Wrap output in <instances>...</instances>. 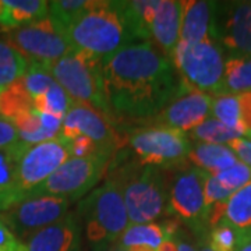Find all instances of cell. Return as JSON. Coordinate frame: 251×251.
<instances>
[{"mask_svg":"<svg viewBox=\"0 0 251 251\" xmlns=\"http://www.w3.org/2000/svg\"><path fill=\"white\" fill-rule=\"evenodd\" d=\"M247 140H251V137H249V138H247Z\"/></svg>","mask_w":251,"mask_h":251,"instance_id":"f6af8a7d","label":"cell"},{"mask_svg":"<svg viewBox=\"0 0 251 251\" xmlns=\"http://www.w3.org/2000/svg\"><path fill=\"white\" fill-rule=\"evenodd\" d=\"M211 115L214 116V119L219 120L222 125L227 126L229 128L240 131L244 137L247 135V131L244 128L242 120L239 95L219 94V95L212 97Z\"/></svg>","mask_w":251,"mask_h":251,"instance_id":"d4e9b609","label":"cell"},{"mask_svg":"<svg viewBox=\"0 0 251 251\" xmlns=\"http://www.w3.org/2000/svg\"><path fill=\"white\" fill-rule=\"evenodd\" d=\"M0 251H27L24 242H21L1 221H0Z\"/></svg>","mask_w":251,"mask_h":251,"instance_id":"8d00e7d4","label":"cell"},{"mask_svg":"<svg viewBox=\"0 0 251 251\" xmlns=\"http://www.w3.org/2000/svg\"><path fill=\"white\" fill-rule=\"evenodd\" d=\"M214 1L186 0L181 1L180 41L198 44L209 38Z\"/></svg>","mask_w":251,"mask_h":251,"instance_id":"ac0fdd59","label":"cell"},{"mask_svg":"<svg viewBox=\"0 0 251 251\" xmlns=\"http://www.w3.org/2000/svg\"><path fill=\"white\" fill-rule=\"evenodd\" d=\"M4 41L23 54L28 64H39L46 69L73 52L49 16L24 27L10 29Z\"/></svg>","mask_w":251,"mask_h":251,"instance_id":"30bf717a","label":"cell"},{"mask_svg":"<svg viewBox=\"0 0 251 251\" xmlns=\"http://www.w3.org/2000/svg\"><path fill=\"white\" fill-rule=\"evenodd\" d=\"M239 103H240V112H242V120L244 128L247 131L246 138L251 137V92H244L239 95Z\"/></svg>","mask_w":251,"mask_h":251,"instance_id":"f35d334b","label":"cell"},{"mask_svg":"<svg viewBox=\"0 0 251 251\" xmlns=\"http://www.w3.org/2000/svg\"><path fill=\"white\" fill-rule=\"evenodd\" d=\"M169 240L163 227L159 224L128 225L126 230L116 240V246L120 249L130 247H151L153 250H159L162 243Z\"/></svg>","mask_w":251,"mask_h":251,"instance_id":"7402d4cb","label":"cell"},{"mask_svg":"<svg viewBox=\"0 0 251 251\" xmlns=\"http://www.w3.org/2000/svg\"><path fill=\"white\" fill-rule=\"evenodd\" d=\"M211 106V95L191 88L183 81V85L175 98L150 123L168 126L183 133H190L193 128L209 119Z\"/></svg>","mask_w":251,"mask_h":251,"instance_id":"9a60e30c","label":"cell"},{"mask_svg":"<svg viewBox=\"0 0 251 251\" xmlns=\"http://www.w3.org/2000/svg\"><path fill=\"white\" fill-rule=\"evenodd\" d=\"M24 242L27 251H81L78 218L67 214L60 221L32 233Z\"/></svg>","mask_w":251,"mask_h":251,"instance_id":"2e32d148","label":"cell"},{"mask_svg":"<svg viewBox=\"0 0 251 251\" xmlns=\"http://www.w3.org/2000/svg\"><path fill=\"white\" fill-rule=\"evenodd\" d=\"M188 161H191V163L201 171L208 172L211 175H218L219 172L233 166L239 159L227 145L196 143L191 145Z\"/></svg>","mask_w":251,"mask_h":251,"instance_id":"ffe728a7","label":"cell"},{"mask_svg":"<svg viewBox=\"0 0 251 251\" xmlns=\"http://www.w3.org/2000/svg\"><path fill=\"white\" fill-rule=\"evenodd\" d=\"M69 141H70L72 158H84V156H90L94 153L105 152L103 150H100L98 144L94 143L92 140H90L88 137H84V135H77L75 138L69 140Z\"/></svg>","mask_w":251,"mask_h":251,"instance_id":"e575fe53","label":"cell"},{"mask_svg":"<svg viewBox=\"0 0 251 251\" xmlns=\"http://www.w3.org/2000/svg\"><path fill=\"white\" fill-rule=\"evenodd\" d=\"M70 158V141L60 134L53 140L31 145L18 161L14 190L31 191Z\"/></svg>","mask_w":251,"mask_h":251,"instance_id":"7c38bea8","label":"cell"},{"mask_svg":"<svg viewBox=\"0 0 251 251\" xmlns=\"http://www.w3.org/2000/svg\"><path fill=\"white\" fill-rule=\"evenodd\" d=\"M172 172L143 166L126 148L116 150L108 180L122 190L130 225L151 224L166 214Z\"/></svg>","mask_w":251,"mask_h":251,"instance_id":"7a4b0ae2","label":"cell"},{"mask_svg":"<svg viewBox=\"0 0 251 251\" xmlns=\"http://www.w3.org/2000/svg\"><path fill=\"white\" fill-rule=\"evenodd\" d=\"M165 215L187 226L197 236L198 242L206 240L209 226L204 201V171L196 166H184L172 172Z\"/></svg>","mask_w":251,"mask_h":251,"instance_id":"9c48e42d","label":"cell"},{"mask_svg":"<svg viewBox=\"0 0 251 251\" xmlns=\"http://www.w3.org/2000/svg\"><path fill=\"white\" fill-rule=\"evenodd\" d=\"M34 109V99L24 88L21 80L0 91V116L13 120Z\"/></svg>","mask_w":251,"mask_h":251,"instance_id":"603a6c76","label":"cell"},{"mask_svg":"<svg viewBox=\"0 0 251 251\" xmlns=\"http://www.w3.org/2000/svg\"><path fill=\"white\" fill-rule=\"evenodd\" d=\"M243 137L244 135L240 131L229 128L227 126L222 125L219 120H216L214 117L206 119L205 122H202L201 125L197 126L196 128H193L188 133L190 141L193 140L196 143L224 144V145L230 143L232 140L243 138Z\"/></svg>","mask_w":251,"mask_h":251,"instance_id":"83f0119b","label":"cell"},{"mask_svg":"<svg viewBox=\"0 0 251 251\" xmlns=\"http://www.w3.org/2000/svg\"><path fill=\"white\" fill-rule=\"evenodd\" d=\"M244 92H251V56H227L221 94L240 95Z\"/></svg>","mask_w":251,"mask_h":251,"instance_id":"44dd1931","label":"cell"},{"mask_svg":"<svg viewBox=\"0 0 251 251\" xmlns=\"http://www.w3.org/2000/svg\"><path fill=\"white\" fill-rule=\"evenodd\" d=\"M233 190L225 187L224 184L216 179V176L204 172V201H205L206 212L209 208H212L216 204L226 202L233 196Z\"/></svg>","mask_w":251,"mask_h":251,"instance_id":"d6a6232c","label":"cell"},{"mask_svg":"<svg viewBox=\"0 0 251 251\" xmlns=\"http://www.w3.org/2000/svg\"><path fill=\"white\" fill-rule=\"evenodd\" d=\"M62 35L73 52L99 59L134 44L113 1H94L92 7L66 28Z\"/></svg>","mask_w":251,"mask_h":251,"instance_id":"3957f363","label":"cell"},{"mask_svg":"<svg viewBox=\"0 0 251 251\" xmlns=\"http://www.w3.org/2000/svg\"><path fill=\"white\" fill-rule=\"evenodd\" d=\"M109 119L119 127L150 123L183 85L169 57L151 42L125 46L102 59Z\"/></svg>","mask_w":251,"mask_h":251,"instance_id":"6da1fadb","label":"cell"},{"mask_svg":"<svg viewBox=\"0 0 251 251\" xmlns=\"http://www.w3.org/2000/svg\"><path fill=\"white\" fill-rule=\"evenodd\" d=\"M172 240H175V242H176V244H177V250L179 251H197L196 246L190 242V239L187 237V234L184 233L183 227L180 229L179 232H177V234H176Z\"/></svg>","mask_w":251,"mask_h":251,"instance_id":"60d3db41","label":"cell"},{"mask_svg":"<svg viewBox=\"0 0 251 251\" xmlns=\"http://www.w3.org/2000/svg\"><path fill=\"white\" fill-rule=\"evenodd\" d=\"M234 251H251V227L239 229L237 244Z\"/></svg>","mask_w":251,"mask_h":251,"instance_id":"ab89813d","label":"cell"},{"mask_svg":"<svg viewBox=\"0 0 251 251\" xmlns=\"http://www.w3.org/2000/svg\"><path fill=\"white\" fill-rule=\"evenodd\" d=\"M209 38L227 56H251V1H214Z\"/></svg>","mask_w":251,"mask_h":251,"instance_id":"8fae6325","label":"cell"},{"mask_svg":"<svg viewBox=\"0 0 251 251\" xmlns=\"http://www.w3.org/2000/svg\"><path fill=\"white\" fill-rule=\"evenodd\" d=\"M181 1L159 0L151 21V38L153 45L172 60V54L180 41Z\"/></svg>","mask_w":251,"mask_h":251,"instance_id":"e0dca14e","label":"cell"},{"mask_svg":"<svg viewBox=\"0 0 251 251\" xmlns=\"http://www.w3.org/2000/svg\"><path fill=\"white\" fill-rule=\"evenodd\" d=\"M224 221L236 229L251 227V183L234 191L226 201Z\"/></svg>","mask_w":251,"mask_h":251,"instance_id":"484cf974","label":"cell"},{"mask_svg":"<svg viewBox=\"0 0 251 251\" xmlns=\"http://www.w3.org/2000/svg\"><path fill=\"white\" fill-rule=\"evenodd\" d=\"M191 145L188 135L180 130L147 123L123 134L122 147L143 166L176 171L188 166Z\"/></svg>","mask_w":251,"mask_h":251,"instance_id":"277c9868","label":"cell"},{"mask_svg":"<svg viewBox=\"0 0 251 251\" xmlns=\"http://www.w3.org/2000/svg\"><path fill=\"white\" fill-rule=\"evenodd\" d=\"M158 251H179L177 250V244L175 240H166L162 243V246L159 247Z\"/></svg>","mask_w":251,"mask_h":251,"instance_id":"b9f144b4","label":"cell"},{"mask_svg":"<svg viewBox=\"0 0 251 251\" xmlns=\"http://www.w3.org/2000/svg\"><path fill=\"white\" fill-rule=\"evenodd\" d=\"M172 63L180 78L191 88L211 97L222 92L224 50L211 38L198 44L179 41L172 54Z\"/></svg>","mask_w":251,"mask_h":251,"instance_id":"52a82bcc","label":"cell"},{"mask_svg":"<svg viewBox=\"0 0 251 251\" xmlns=\"http://www.w3.org/2000/svg\"><path fill=\"white\" fill-rule=\"evenodd\" d=\"M20 80L32 99L45 94L46 91L56 84L53 77L49 74V70L39 64H28L27 73Z\"/></svg>","mask_w":251,"mask_h":251,"instance_id":"4dcf8cb0","label":"cell"},{"mask_svg":"<svg viewBox=\"0 0 251 251\" xmlns=\"http://www.w3.org/2000/svg\"><path fill=\"white\" fill-rule=\"evenodd\" d=\"M73 102L74 100L56 82L53 87H50L46 91L45 94L34 99V109L44 115H52V116L64 119L70 106L73 105Z\"/></svg>","mask_w":251,"mask_h":251,"instance_id":"f1b7e54d","label":"cell"},{"mask_svg":"<svg viewBox=\"0 0 251 251\" xmlns=\"http://www.w3.org/2000/svg\"><path fill=\"white\" fill-rule=\"evenodd\" d=\"M60 135L73 140L84 135L97 143L105 152L113 153L123 145V134H120L103 115L95 109L78 102H73L67 115L63 119Z\"/></svg>","mask_w":251,"mask_h":251,"instance_id":"5bb4252c","label":"cell"},{"mask_svg":"<svg viewBox=\"0 0 251 251\" xmlns=\"http://www.w3.org/2000/svg\"><path fill=\"white\" fill-rule=\"evenodd\" d=\"M112 251H126V250H125V249H120V247H117V246H116V247H115V249H113Z\"/></svg>","mask_w":251,"mask_h":251,"instance_id":"ee69618b","label":"cell"},{"mask_svg":"<svg viewBox=\"0 0 251 251\" xmlns=\"http://www.w3.org/2000/svg\"><path fill=\"white\" fill-rule=\"evenodd\" d=\"M20 134L14 125L0 116V150H9L20 144Z\"/></svg>","mask_w":251,"mask_h":251,"instance_id":"d590c367","label":"cell"},{"mask_svg":"<svg viewBox=\"0 0 251 251\" xmlns=\"http://www.w3.org/2000/svg\"><path fill=\"white\" fill-rule=\"evenodd\" d=\"M48 70L74 102L95 109L110 122L103 92L102 59L72 52L54 62Z\"/></svg>","mask_w":251,"mask_h":251,"instance_id":"5b68a950","label":"cell"},{"mask_svg":"<svg viewBox=\"0 0 251 251\" xmlns=\"http://www.w3.org/2000/svg\"><path fill=\"white\" fill-rule=\"evenodd\" d=\"M94 1L88 0H56L49 1V17L52 20L56 29L63 34L66 28L87 13L92 7ZM63 36V35H62Z\"/></svg>","mask_w":251,"mask_h":251,"instance_id":"4316f807","label":"cell"},{"mask_svg":"<svg viewBox=\"0 0 251 251\" xmlns=\"http://www.w3.org/2000/svg\"><path fill=\"white\" fill-rule=\"evenodd\" d=\"M226 145L232 150V152L236 155L237 159H240V162L246 163L247 166L251 168V140H247L244 137L236 138Z\"/></svg>","mask_w":251,"mask_h":251,"instance_id":"74e56055","label":"cell"},{"mask_svg":"<svg viewBox=\"0 0 251 251\" xmlns=\"http://www.w3.org/2000/svg\"><path fill=\"white\" fill-rule=\"evenodd\" d=\"M112 153L98 152L84 156L70 158L38 187L27 193V197L64 198L69 202L80 200L102 179Z\"/></svg>","mask_w":251,"mask_h":251,"instance_id":"ba28073f","label":"cell"},{"mask_svg":"<svg viewBox=\"0 0 251 251\" xmlns=\"http://www.w3.org/2000/svg\"><path fill=\"white\" fill-rule=\"evenodd\" d=\"M29 147V144L20 141V144L13 148L0 150V193L14 188L17 179L18 161Z\"/></svg>","mask_w":251,"mask_h":251,"instance_id":"f546056e","label":"cell"},{"mask_svg":"<svg viewBox=\"0 0 251 251\" xmlns=\"http://www.w3.org/2000/svg\"><path fill=\"white\" fill-rule=\"evenodd\" d=\"M77 212L85 225L87 239L95 246L116 242L130 224L122 190L112 180L91 191Z\"/></svg>","mask_w":251,"mask_h":251,"instance_id":"8992f818","label":"cell"},{"mask_svg":"<svg viewBox=\"0 0 251 251\" xmlns=\"http://www.w3.org/2000/svg\"><path fill=\"white\" fill-rule=\"evenodd\" d=\"M197 251H214V250L209 247V244L206 243V240H204V242H198V250Z\"/></svg>","mask_w":251,"mask_h":251,"instance_id":"7bdbcfd3","label":"cell"},{"mask_svg":"<svg viewBox=\"0 0 251 251\" xmlns=\"http://www.w3.org/2000/svg\"><path fill=\"white\" fill-rule=\"evenodd\" d=\"M48 16L49 1L45 0H0V25L9 31Z\"/></svg>","mask_w":251,"mask_h":251,"instance_id":"d6986e66","label":"cell"},{"mask_svg":"<svg viewBox=\"0 0 251 251\" xmlns=\"http://www.w3.org/2000/svg\"><path fill=\"white\" fill-rule=\"evenodd\" d=\"M64 198L27 197L0 214V221L23 242L32 233L60 221L69 214Z\"/></svg>","mask_w":251,"mask_h":251,"instance_id":"4fadbf2b","label":"cell"},{"mask_svg":"<svg viewBox=\"0 0 251 251\" xmlns=\"http://www.w3.org/2000/svg\"><path fill=\"white\" fill-rule=\"evenodd\" d=\"M27 70V59L4 39H0V91L20 80Z\"/></svg>","mask_w":251,"mask_h":251,"instance_id":"cb8c5ba5","label":"cell"},{"mask_svg":"<svg viewBox=\"0 0 251 251\" xmlns=\"http://www.w3.org/2000/svg\"><path fill=\"white\" fill-rule=\"evenodd\" d=\"M214 176H216V179L219 180L225 187L237 191L239 188L251 183V168L239 161L237 163H234L233 166H230L229 169L219 172L218 175H214Z\"/></svg>","mask_w":251,"mask_h":251,"instance_id":"836d02e7","label":"cell"},{"mask_svg":"<svg viewBox=\"0 0 251 251\" xmlns=\"http://www.w3.org/2000/svg\"><path fill=\"white\" fill-rule=\"evenodd\" d=\"M237 233L239 229L226 221H221L209 229L206 243L214 251H234L237 244Z\"/></svg>","mask_w":251,"mask_h":251,"instance_id":"1f68e13d","label":"cell"}]
</instances>
